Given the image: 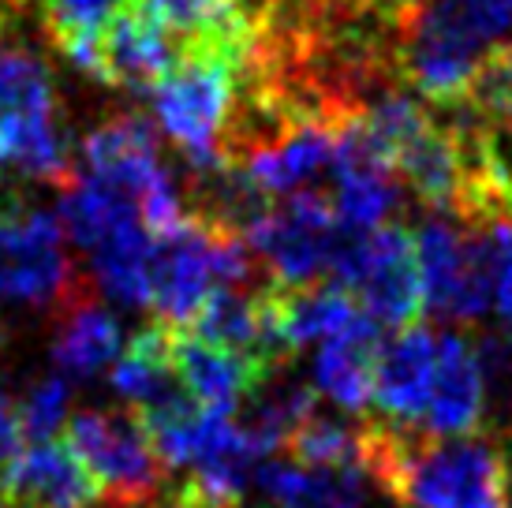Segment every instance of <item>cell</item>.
<instances>
[{"mask_svg":"<svg viewBox=\"0 0 512 508\" xmlns=\"http://www.w3.org/2000/svg\"><path fill=\"white\" fill-rule=\"evenodd\" d=\"M363 475L408 508H512L509 449L494 430L434 438L378 415L363 423Z\"/></svg>","mask_w":512,"mask_h":508,"instance_id":"6da1fadb","label":"cell"},{"mask_svg":"<svg viewBox=\"0 0 512 508\" xmlns=\"http://www.w3.org/2000/svg\"><path fill=\"white\" fill-rule=\"evenodd\" d=\"M53 68L27 45H0V165L42 184H72Z\"/></svg>","mask_w":512,"mask_h":508,"instance_id":"7a4b0ae2","label":"cell"},{"mask_svg":"<svg viewBox=\"0 0 512 508\" xmlns=\"http://www.w3.org/2000/svg\"><path fill=\"white\" fill-rule=\"evenodd\" d=\"M243 60L247 53L228 45H184L169 75L154 86L157 124L176 150H184L191 169L221 161V131L236 101Z\"/></svg>","mask_w":512,"mask_h":508,"instance_id":"3957f363","label":"cell"},{"mask_svg":"<svg viewBox=\"0 0 512 508\" xmlns=\"http://www.w3.org/2000/svg\"><path fill=\"white\" fill-rule=\"evenodd\" d=\"M90 288L64 251V225L0 176V299L64 311Z\"/></svg>","mask_w":512,"mask_h":508,"instance_id":"277c9868","label":"cell"},{"mask_svg":"<svg viewBox=\"0 0 512 508\" xmlns=\"http://www.w3.org/2000/svg\"><path fill=\"white\" fill-rule=\"evenodd\" d=\"M68 445L90 467L105 505L113 508L154 505L169 475L135 408L75 411L68 419Z\"/></svg>","mask_w":512,"mask_h":508,"instance_id":"5b68a950","label":"cell"},{"mask_svg":"<svg viewBox=\"0 0 512 508\" xmlns=\"http://www.w3.org/2000/svg\"><path fill=\"white\" fill-rule=\"evenodd\" d=\"M419 266L427 281V311L449 322H479L494 307L498 254L486 228H468L449 217H430L415 232Z\"/></svg>","mask_w":512,"mask_h":508,"instance_id":"8992f818","label":"cell"},{"mask_svg":"<svg viewBox=\"0 0 512 508\" xmlns=\"http://www.w3.org/2000/svg\"><path fill=\"white\" fill-rule=\"evenodd\" d=\"M363 314L378 325L404 329L415 325L427 311V281L419 266V243L408 225H378L367 232L363 266L352 284Z\"/></svg>","mask_w":512,"mask_h":508,"instance_id":"52a82bcc","label":"cell"},{"mask_svg":"<svg viewBox=\"0 0 512 508\" xmlns=\"http://www.w3.org/2000/svg\"><path fill=\"white\" fill-rule=\"evenodd\" d=\"M214 236L191 213L176 232L154 240L150 247V307L157 318L187 329L199 307L214 296Z\"/></svg>","mask_w":512,"mask_h":508,"instance_id":"ba28073f","label":"cell"},{"mask_svg":"<svg viewBox=\"0 0 512 508\" xmlns=\"http://www.w3.org/2000/svg\"><path fill=\"white\" fill-rule=\"evenodd\" d=\"M98 479L68 441L23 445L0 467V508H98Z\"/></svg>","mask_w":512,"mask_h":508,"instance_id":"9c48e42d","label":"cell"},{"mask_svg":"<svg viewBox=\"0 0 512 508\" xmlns=\"http://www.w3.org/2000/svg\"><path fill=\"white\" fill-rule=\"evenodd\" d=\"M176 42L139 0H120L101 27V83L131 94H154L176 64Z\"/></svg>","mask_w":512,"mask_h":508,"instance_id":"30bf717a","label":"cell"},{"mask_svg":"<svg viewBox=\"0 0 512 508\" xmlns=\"http://www.w3.org/2000/svg\"><path fill=\"white\" fill-rule=\"evenodd\" d=\"M273 374H281V370L258 355L210 344L187 329H180V337H176V378L214 415H236L240 404H247Z\"/></svg>","mask_w":512,"mask_h":508,"instance_id":"8fae6325","label":"cell"},{"mask_svg":"<svg viewBox=\"0 0 512 508\" xmlns=\"http://www.w3.org/2000/svg\"><path fill=\"white\" fill-rule=\"evenodd\" d=\"M486 378L475 352V340L464 333H441L434 389L423 415V430L434 438H468L486 426Z\"/></svg>","mask_w":512,"mask_h":508,"instance_id":"7c38bea8","label":"cell"},{"mask_svg":"<svg viewBox=\"0 0 512 508\" xmlns=\"http://www.w3.org/2000/svg\"><path fill=\"white\" fill-rule=\"evenodd\" d=\"M438 367V337L427 325H404L389 340H382L378 370H374V404L378 415L397 426H419L434 389Z\"/></svg>","mask_w":512,"mask_h":508,"instance_id":"4fadbf2b","label":"cell"},{"mask_svg":"<svg viewBox=\"0 0 512 508\" xmlns=\"http://www.w3.org/2000/svg\"><path fill=\"white\" fill-rule=\"evenodd\" d=\"M83 157L90 176L128 198L131 206L150 187L169 176L157 161V135L150 120L139 113H113L105 116L83 139Z\"/></svg>","mask_w":512,"mask_h":508,"instance_id":"5bb4252c","label":"cell"},{"mask_svg":"<svg viewBox=\"0 0 512 508\" xmlns=\"http://www.w3.org/2000/svg\"><path fill=\"white\" fill-rule=\"evenodd\" d=\"M382 340V325L370 314H359L341 333L322 340L314 359V381L337 408L363 415L374 404V370H378Z\"/></svg>","mask_w":512,"mask_h":508,"instance_id":"9a60e30c","label":"cell"},{"mask_svg":"<svg viewBox=\"0 0 512 508\" xmlns=\"http://www.w3.org/2000/svg\"><path fill=\"white\" fill-rule=\"evenodd\" d=\"M139 4L169 30L176 49L214 42L236 53H251L255 45V23L243 0H139Z\"/></svg>","mask_w":512,"mask_h":508,"instance_id":"2e32d148","label":"cell"},{"mask_svg":"<svg viewBox=\"0 0 512 508\" xmlns=\"http://www.w3.org/2000/svg\"><path fill=\"white\" fill-rule=\"evenodd\" d=\"M120 355V325L101 303H94V292L72 299L60 311L57 337H53V363L64 378H94L98 370L116 363Z\"/></svg>","mask_w":512,"mask_h":508,"instance_id":"e0dca14e","label":"cell"},{"mask_svg":"<svg viewBox=\"0 0 512 508\" xmlns=\"http://www.w3.org/2000/svg\"><path fill=\"white\" fill-rule=\"evenodd\" d=\"M176 337H180V325L165 318L146 322L113 363L116 393L128 396L135 408H143V404L165 400L169 393L184 389L176 378Z\"/></svg>","mask_w":512,"mask_h":508,"instance_id":"ac0fdd59","label":"cell"},{"mask_svg":"<svg viewBox=\"0 0 512 508\" xmlns=\"http://www.w3.org/2000/svg\"><path fill=\"white\" fill-rule=\"evenodd\" d=\"M273 299H277V318H281V333H285L288 348L299 352L311 340H326L341 333L348 322H356L363 307L356 296L337 281H314L303 288H281L273 284Z\"/></svg>","mask_w":512,"mask_h":508,"instance_id":"d6986e66","label":"cell"},{"mask_svg":"<svg viewBox=\"0 0 512 508\" xmlns=\"http://www.w3.org/2000/svg\"><path fill=\"white\" fill-rule=\"evenodd\" d=\"M116 0H42V30L49 45L75 68L101 83V27Z\"/></svg>","mask_w":512,"mask_h":508,"instance_id":"ffe728a7","label":"cell"},{"mask_svg":"<svg viewBox=\"0 0 512 508\" xmlns=\"http://www.w3.org/2000/svg\"><path fill=\"white\" fill-rule=\"evenodd\" d=\"M128 221H139L135 206L120 191L101 184L98 176L75 172L72 184L60 187V225L86 251H94L101 240H109L116 228H124Z\"/></svg>","mask_w":512,"mask_h":508,"instance_id":"44dd1931","label":"cell"},{"mask_svg":"<svg viewBox=\"0 0 512 508\" xmlns=\"http://www.w3.org/2000/svg\"><path fill=\"white\" fill-rule=\"evenodd\" d=\"M150 247H154L150 232L139 221H128L90 251L94 277L116 303H124V307L150 303Z\"/></svg>","mask_w":512,"mask_h":508,"instance_id":"7402d4cb","label":"cell"},{"mask_svg":"<svg viewBox=\"0 0 512 508\" xmlns=\"http://www.w3.org/2000/svg\"><path fill=\"white\" fill-rule=\"evenodd\" d=\"M187 333L210 340V344H221V348H232V352H247L266 359L262 355V303H258V288H251V292H243V288H214V296L206 299L199 314L187 322Z\"/></svg>","mask_w":512,"mask_h":508,"instance_id":"603a6c76","label":"cell"},{"mask_svg":"<svg viewBox=\"0 0 512 508\" xmlns=\"http://www.w3.org/2000/svg\"><path fill=\"white\" fill-rule=\"evenodd\" d=\"M285 452L311 471H359L363 475V423H341L314 411L288 438Z\"/></svg>","mask_w":512,"mask_h":508,"instance_id":"cb8c5ba5","label":"cell"},{"mask_svg":"<svg viewBox=\"0 0 512 508\" xmlns=\"http://www.w3.org/2000/svg\"><path fill=\"white\" fill-rule=\"evenodd\" d=\"M337 221L344 228L356 232H370V228L385 225V213L397 206V176L385 169H367V172H337Z\"/></svg>","mask_w":512,"mask_h":508,"instance_id":"d4e9b609","label":"cell"},{"mask_svg":"<svg viewBox=\"0 0 512 508\" xmlns=\"http://www.w3.org/2000/svg\"><path fill=\"white\" fill-rule=\"evenodd\" d=\"M68 400H72V389L68 381L60 378H42L34 389H30L15 408H19V426H23V441L27 445H38V441H53L57 430L68 423Z\"/></svg>","mask_w":512,"mask_h":508,"instance_id":"484cf974","label":"cell"},{"mask_svg":"<svg viewBox=\"0 0 512 508\" xmlns=\"http://www.w3.org/2000/svg\"><path fill=\"white\" fill-rule=\"evenodd\" d=\"M464 105H471L475 113L490 116V120H498V124H505L512 131V42L498 45L486 57Z\"/></svg>","mask_w":512,"mask_h":508,"instance_id":"4316f807","label":"cell"},{"mask_svg":"<svg viewBox=\"0 0 512 508\" xmlns=\"http://www.w3.org/2000/svg\"><path fill=\"white\" fill-rule=\"evenodd\" d=\"M296 508H363V475L359 471H311Z\"/></svg>","mask_w":512,"mask_h":508,"instance_id":"83f0119b","label":"cell"},{"mask_svg":"<svg viewBox=\"0 0 512 508\" xmlns=\"http://www.w3.org/2000/svg\"><path fill=\"white\" fill-rule=\"evenodd\" d=\"M490 240H494V254H498V284H494V307L501 318L512 325V221L505 225H490Z\"/></svg>","mask_w":512,"mask_h":508,"instance_id":"f1b7e54d","label":"cell"},{"mask_svg":"<svg viewBox=\"0 0 512 508\" xmlns=\"http://www.w3.org/2000/svg\"><path fill=\"white\" fill-rule=\"evenodd\" d=\"M23 426H19V408H15L8 396L0 393V467L12 464L15 456L23 452Z\"/></svg>","mask_w":512,"mask_h":508,"instance_id":"f546056e","label":"cell"},{"mask_svg":"<svg viewBox=\"0 0 512 508\" xmlns=\"http://www.w3.org/2000/svg\"><path fill=\"white\" fill-rule=\"evenodd\" d=\"M12 19H15L12 8H4V4H0V42H4V34L12 30Z\"/></svg>","mask_w":512,"mask_h":508,"instance_id":"4dcf8cb0","label":"cell"},{"mask_svg":"<svg viewBox=\"0 0 512 508\" xmlns=\"http://www.w3.org/2000/svg\"><path fill=\"white\" fill-rule=\"evenodd\" d=\"M270 4H273V0H243V8H247V15H251V19H255V15L266 12Z\"/></svg>","mask_w":512,"mask_h":508,"instance_id":"1f68e13d","label":"cell"},{"mask_svg":"<svg viewBox=\"0 0 512 508\" xmlns=\"http://www.w3.org/2000/svg\"><path fill=\"white\" fill-rule=\"evenodd\" d=\"M0 4H4V8H12L15 15L27 12V8H30V0H0Z\"/></svg>","mask_w":512,"mask_h":508,"instance_id":"d6a6232c","label":"cell"},{"mask_svg":"<svg viewBox=\"0 0 512 508\" xmlns=\"http://www.w3.org/2000/svg\"><path fill=\"white\" fill-rule=\"evenodd\" d=\"M4 344H8V329H4V322H0V355H4Z\"/></svg>","mask_w":512,"mask_h":508,"instance_id":"836d02e7","label":"cell"},{"mask_svg":"<svg viewBox=\"0 0 512 508\" xmlns=\"http://www.w3.org/2000/svg\"><path fill=\"white\" fill-rule=\"evenodd\" d=\"M397 4H400V8H408V4H415V0H397Z\"/></svg>","mask_w":512,"mask_h":508,"instance_id":"e575fe53","label":"cell"}]
</instances>
